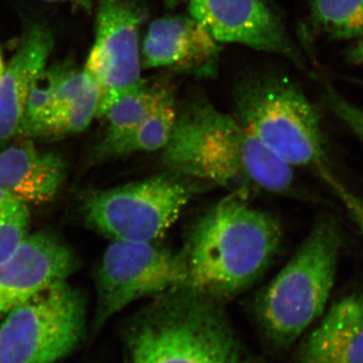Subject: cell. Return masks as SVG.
<instances>
[{
    "mask_svg": "<svg viewBox=\"0 0 363 363\" xmlns=\"http://www.w3.org/2000/svg\"><path fill=\"white\" fill-rule=\"evenodd\" d=\"M66 178V164L28 140L0 152V190L28 206L51 202Z\"/></svg>",
    "mask_w": 363,
    "mask_h": 363,
    "instance_id": "cell-16",
    "label": "cell"
},
{
    "mask_svg": "<svg viewBox=\"0 0 363 363\" xmlns=\"http://www.w3.org/2000/svg\"><path fill=\"white\" fill-rule=\"evenodd\" d=\"M99 87L72 64L45 68L33 85L20 130L26 138H52L82 133L96 118Z\"/></svg>",
    "mask_w": 363,
    "mask_h": 363,
    "instance_id": "cell-10",
    "label": "cell"
},
{
    "mask_svg": "<svg viewBox=\"0 0 363 363\" xmlns=\"http://www.w3.org/2000/svg\"><path fill=\"white\" fill-rule=\"evenodd\" d=\"M283 241L278 218L228 194L203 212L186 235L180 252L188 286L226 304L262 278Z\"/></svg>",
    "mask_w": 363,
    "mask_h": 363,
    "instance_id": "cell-2",
    "label": "cell"
},
{
    "mask_svg": "<svg viewBox=\"0 0 363 363\" xmlns=\"http://www.w3.org/2000/svg\"><path fill=\"white\" fill-rule=\"evenodd\" d=\"M189 13L218 43L245 45L300 61L269 0H189Z\"/></svg>",
    "mask_w": 363,
    "mask_h": 363,
    "instance_id": "cell-11",
    "label": "cell"
},
{
    "mask_svg": "<svg viewBox=\"0 0 363 363\" xmlns=\"http://www.w3.org/2000/svg\"><path fill=\"white\" fill-rule=\"evenodd\" d=\"M185 1H189V0H162V2L169 9H175V7L180 6Z\"/></svg>",
    "mask_w": 363,
    "mask_h": 363,
    "instance_id": "cell-26",
    "label": "cell"
},
{
    "mask_svg": "<svg viewBox=\"0 0 363 363\" xmlns=\"http://www.w3.org/2000/svg\"><path fill=\"white\" fill-rule=\"evenodd\" d=\"M4 70V61H2L1 55H0V76H1L2 72Z\"/></svg>",
    "mask_w": 363,
    "mask_h": 363,
    "instance_id": "cell-27",
    "label": "cell"
},
{
    "mask_svg": "<svg viewBox=\"0 0 363 363\" xmlns=\"http://www.w3.org/2000/svg\"><path fill=\"white\" fill-rule=\"evenodd\" d=\"M327 104L338 118H340L363 142V111L346 101L331 89L326 95Z\"/></svg>",
    "mask_w": 363,
    "mask_h": 363,
    "instance_id": "cell-21",
    "label": "cell"
},
{
    "mask_svg": "<svg viewBox=\"0 0 363 363\" xmlns=\"http://www.w3.org/2000/svg\"><path fill=\"white\" fill-rule=\"evenodd\" d=\"M296 363H363V294L331 306L301 343Z\"/></svg>",
    "mask_w": 363,
    "mask_h": 363,
    "instance_id": "cell-15",
    "label": "cell"
},
{
    "mask_svg": "<svg viewBox=\"0 0 363 363\" xmlns=\"http://www.w3.org/2000/svg\"><path fill=\"white\" fill-rule=\"evenodd\" d=\"M209 186L164 169L118 187L90 191L81 213L91 228L111 240L160 241Z\"/></svg>",
    "mask_w": 363,
    "mask_h": 363,
    "instance_id": "cell-6",
    "label": "cell"
},
{
    "mask_svg": "<svg viewBox=\"0 0 363 363\" xmlns=\"http://www.w3.org/2000/svg\"><path fill=\"white\" fill-rule=\"evenodd\" d=\"M164 169L250 200L260 193L293 196L295 172L245 130L235 116L203 98L178 106L161 150Z\"/></svg>",
    "mask_w": 363,
    "mask_h": 363,
    "instance_id": "cell-1",
    "label": "cell"
},
{
    "mask_svg": "<svg viewBox=\"0 0 363 363\" xmlns=\"http://www.w3.org/2000/svg\"><path fill=\"white\" fill-rule=\"evenodd\" d=\"M174 98H176L175 87L168 79L152 81L140 79L104 114V117L108 121L104 140H112L130 133Z\"/></svg>",
    "mask_w": 363,
    "mask_h": 363,
    "instance_id": "cell-17",
    "label": "cell"
},
{
    "mask_svg": "<svg viewBox=\"0 0 363 363\" xmlns=\"http://www.w3.org/2000/svg\"><path fill=\"white\" fill-rule=\"evenodd\" d=\"M43 1L48 2H59V1H72L80 4V6L88 7L90 4V0H43Z\"/></svg>",
    "mask_w": 363,
    "mask_h": 363,
    "instance_id": "cell-25",
    "label": "cell"
},
{
    "mask_svg": "<svg viewBox=\"0 0 363 363\" xmlns=\"http://www.w3.org/2000/svg\"><path fill=\"white\" fill-rule=\"evenodd\" d=\"M147 16L138 0H101L96 38L84 70L99 87L97 117L140 80V28Z\"/></svg>",
    "mask_w": 363,
    "mask_h": 363,
    "instance_id": "cell-9",
    "label": "cell"
},
{
    "mask_svg": "<svg viewBox=\"0 0 363 363\" xmlns=\"http://www.w3.org/2000/svg\"><path fill=\"white\" fill-rule=\"evenodd\" d=\"M123 338L130 363H264L234 329L225 303L189 286L150 298Z\"/></svg>",
    "mask_w": 363,
    "mask_h": 363,
    "instance_id": "cell-3",
    "label": "cell"
},
{
    "mask_svg": "<svg viewBox=\"0 0 363 363\" xmlns=\"http://www.w3.org/2000/svg\"><path fill=\"white\" fill-rule=\"evenodd\" d=\"M54 48L49 28L33 26L0 76V143L20 135L26 102L37 79L47 68Z\"/></svg>",
    "mask_w": 363,
    "mask_h": 363,
    "instance_id": "cell-14",
    "label": "cell"
},
{
    "mask_svg": "<svg viewBox=\"0 0 363 363\" xmlns=\"http://www.w3.org/2000/svg\"><path fill=\"white\" fill-rule=\"evenodd\" d=\"M125 363H128V362H125Z\"/></svg>",
    "mask_w": 363,
    "mask_h": 363,
    "instance_id": "cell-28",
    "label": "cell"
},
{
    "mask_svg": "<svg viewBox=\"0 0 363 363\" xmlns=\"http://www.w3.org/2000/svg\"><path fill=\"white\" fill-rule=\"evenodd\" d=\"M218 44L191 16L157 18L150 23L143 42L142 66L211 76L218 65Z\"/></svg>",
    "mask_w": 363,
    "mask_h": 363,
    "instance_id": "cell-13",
    "label": "cell"
},
{
    "mask_svg": "<svg viewBox=\"0 0 363 363\" xmlns=\"http://www.w3.org/2000/svg\"><path fill=\"white\" fill-rule=\"evenodd\" d=\"M342 235L331 218H320L283 269L255 296L260 333L285 351L321 316L335 285Z\"/></svg>",
    "mask_w": 363,
    "mask_h": 363,
    "instance_id": "cell-4",
    "label": "cell"
},
{
    "mask_svg": "<svg viewBox=\"0 0 363 363\" xmlns=\"http://www.w3.org/2000/svg\"><path fill=\"white\" fill-rule=\"evenodd\" d=\"M21 205L23 204L16 201L13 197L6 194L4 191L0 190V213L13 211V210L18 209V207H21Z\"/></svg>",
    "mask_w": 363,
    "mask_h": 363,
    "instance_id": "cell-23",
    "label": "cell"
},
{
    "mask_svg": "<svg viewBox=\"0 0 363 363\" xmlns=\"http://www.w3.org/2000/svg\"><path fill=\"white\" fill-rule=\"evenodd\" d=\"M78 267L75 253L56 234L26 235L0 262V320L43 289L67 281Z\"/></svg>",
    "mask_w": 363,
    "mask_h": 363,
    "instance_id": "cell-12",
    "label": "cell"
},
{
    "mask_svg": "<svg viewBox=\"0 0 363 363\" xmlns=\"http://www.w3.org/2000/svg\"><path fill=\"white\" fill-rule=\"evenodd\" d=\"M160 241L112 240L105 250L96 276V311L92 321L95 335L136 301L189 285L180 250H171Z\"/></svg>",
    "mask_w": 363,
    "mask_h": 363,
    "instance_id": "cell-8",
    "label": "cell"
},
{
    "mask_svg": "<svg viewBox=\"0 0 363 363\" xmlns=\"http://www.w3.org/2000/svg\"><path fill=\"white\" fill-rule=\"evenodd\" d=\"M177 109L174 98L130 133L112 140L104 138L93 154L94 161H109L135 152H161L171 138Z\"/></svg>",
    "mask_w": 363,
    "mask_h": 363,
    "instance_id": "cell-18",
    "label": "cell"
},
{
    "mask_svg": "<svg viewBox=\"0 0 363 363\" xmlns=\"http://www.w3.org/2000/svg\"><path fill=\"white\" fill-rule=\"evenodd\" d=\"M347 58L352 63L363 66V35L357 44L353 45L347 52Z\"/></svg>",
    "mask_w": 363,
    "mask_h": 363,
    "instance_id": "cell-24",
    "label": "cell"
},
{
    "mask_svg": "<svg viewBox=\"0 0 363 363\" xmlns=\"http://www.w3.org/2000/svg\"><path fill=\"white\" fill-rule=\"evenodd\" d=\"M28 206L0 213V262L6 259L28 235Z\"/></svg>",
    "mask_w": 363,
    "mask_h": 363,
    "instance_id": "cell-20",
    "label": "cell"
},
{
    "mask_svg": "<svg viewBox=\"0 0 363 363\" xmlns=\"http://www.w3.org/2000/svg\"><path fill=\"white\" fill-rule=\"evenodd\" d=\"M86 300L58 281L14 308L0 325V363H57L80 346L86 333Z\"/></svg>",
    "mask_w": 363,
    "mask_h": 363,
    "instance_id": "cell-7",
    "label": "cell"
},
{
    "mask_svg": "<svg viewBox=\"0 0 363 363\" xmlns=\"http://www.w3.org/2000/svg\"><path fill=\"white\" fill-rule=\"evenodd\" d=\"M312 25L332 40L363 35V0H311Z\"/></svg>",
    "mask_w": 363,
    "mask_h": 363,
    "instance_id": "cell-19",
    "label": "cell"
},
{
    "mask_svg": "<svg viewBox=\"0 0 363 363\" xmlns=\"http://www.w3.org/2000/svg\"><path fill=\"white\" fill-rule=\"evenodd\" d=\"M234 102L235 118L281 161L311 169L325 183L334 177L319 112L290 79L250 76L234 91Z\"/></svg>",
    "mask_w": 363,
    "mask_h": 363,
    "instance_id": "cell-5",
    "label": "cell"
},
{
    "mask_svg": "<svg viewBox=\"0 0 363 363\" xmlns=\"http://www.w3.org/2000/svg\"><path fill=\"white\" fill-rule=\"evenodd\" d=\"M327 185L343 203L351 218L353 219L363 234V196L351 193L336 179V177L329 181Z\"/></svg>",
    "mask_w": 363,
    "mask_h": 363,
    "instance_id": "cell-22",
    "label": "cell"
}]
</instances>
